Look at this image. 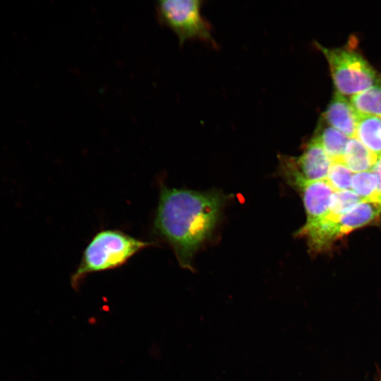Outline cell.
<instances>
[{"instance_id":"1","label":"cell","mask_w":381,"mask_h":381,"mask_svg":"<svg viewBox=\"0 0 381 381\" xmlns=\"http://www.w3.org/2000/svg\"><path fill=\"white\" fill-rule=\"evenodd\" d=\"M223 203L217 192L160 186L152 231L171 246L183 268H191L194 254L215 227Z\"/></svg>"},{"instance_id":"2","label":"cell","mask_w":381,"mask_h":381,"mask_svg":"<svg viewBox=\"0 0 381 381\" xmlns=\"http://www.w3.org/2000/svg\"><path fill=\"white\" fill-rule=\"evenodd\" d=\"M153 242L135 238L122 231L106 229L97 233L83 251L81 260L71 277V286L78 290L90 273L117 268Z\"/></svg>"},{"instance_id":"3","label":"cell","mask_w":381,"mask_h":381,"mask_svg":"<svg viewBox=\"0 0 381 381\" xmlns=\"http://www.w3.org/2000/svg\"><path fill=\"white\" fill-rule=\"evenodd\" d=\"M325 56L334 84L340 94L353 96L381 83L376 70L357 51L349 47L329 48L317 43Z\"/></svg>"},{"instance_id":"4","label":"cell","mask_w":381,"mask_h":381,"mask_svg":"<svg viewBox=\"0 0 381 381\" xmlns=\"http://www.w3.org/2000/svg\"><path fill=\"white\" fill-rule=\"evenodd\" d=\"M380 214L377 205L361 201L337 218L323 219L313 225L303 226L296 235L306 239L313 253H319L329 248L339 238L373 222Z\"/></svg>"},{"instance_id":"5","label":"cell","mask_w":381,"mask_h":381,"mask_svg":"<svg viewBox=\"0 0 381 381\" xmlns=\"http://www.w3.org/2000/svg\"><path fill=\"white\" fill-rule=\"evenodd\" d=\"M200 0H159L156 16L162 24L171 28L181 45L186 41L200 39L214 44L209 23L202 15Z\"/></svg>"},{"instance_id":"6","label":"cell","mask_w":381,"mask_h":381,"mask_svg":"<svg viewBox=\"0 0 381 381\" xmlns=\"http://www.w3.org/2000/svg\"><path fill=\"white\" fill-rule=\"evenodd\" d=\"M300 174L308 181L325 180L333 162L320 143L312 138L302 154L294 157Z\"/></svg>"},{"instance_id":"7","label":"cell","mask_w":381,"mask_h":381,"mask_svg":"<svg viewBox=\"0 0 381 381\" xmlns=\"http://www.w3.org/2000/svg\"><path fill=\"white\" fill-rule=\"evenodd\" d=\"M322 119L349 138L354 137L358 113L350 100L337 91L333 95Z\"/></svg>"},{"instance_id":"8","label":"cell","mask_w":381,"mask_h":381,"mask_svg":"<svg viewBox=\"0 0 381 381\" xmlns=\"http://www.w3.org/2000/svg\"><path fill=\"white\" fill-rule=\"evenodd\" d=\"M313 137L320 143L333 162L341 161L350 138L327 123L322 119Z\"/></svg>"},{"instance_id":"9","label":"cell","mask_w":381,"mask_h":381,"mask_svg":"<svg viewBox=\"0 0 381 381\" xmlns=\"http://www.w3.org/2000/svg\"><path fill=\"white\" fill-rule=\"evenodd\" d=\"M354 137L377 157L381 156V116L358 114Z\"/></svg>"},{"instance_id":"10","label":"cell","mask_w":381,"mask_h":381,"mask_svg":"<svg viewBox=\"0 0 381 381\" xmlns=\"http://www.w3.org/2000/svg\"><path fill=\"white\" fill-rule=\"evenodd\" d=\"M377 159V156L353 137L347 143L341 162L355 174L371 170Z\"/></svg>"},{"instance_id":"11","label":"cell","mask_w":381,"mask_h":381,"mask_svg":"<svg viewBox=\"0 0 381 381\" xmlns=\"http://www.w3.org/2000/svg\"><path fill=\"white\" fill-rule=\"evenodd\" d=\"M350 102L358 114L381 116V83L351 96Z\"/></svg>"},{"instance_id":"12","label":"cell","mask_w":381,"mask_h":381,"mask_svg":"<svg viewBox=\"0 0 381 381\" xmlns=\"http://www.w3.org/2000/svg\"><path fill=\"white\" fill-rule=\"evenodd\" d=\"M378 179L372 171L355 173L351 181V190L362 200L375 203Z\"/></svg>"},{"instance_id":"13","label":"cell","mask_w":381,"mask_h":381,"mask_svg":"<svg viewBox=\"0 0 381 381\" xmlns=\"http://www.w3.org/2000/svg\"><path fill=\"white\" fill-rule=\"evenodd\" d=\"M361 201L351 190L334 191L329 212L324 218H337Z\"/></svg>"},{"instance_id":"14","label":"cell","mask_w":381,"mask_h":381,"mask_svg":"<svg viewBox=\"0 0 381 381\" xmlns=\"http://www.w3.org/2000/svg\"><path fill=\"white\" fill-rule=\"evenodd\" d=\"M353 172L341 161L333 162L326 181L334 191L351 190Z\"/></svg>"},{"instance_id":"15","label":"cell","mask_w":381,"mask_h":381,"mask_svg":"<svg viewBox=\"0 0 381 381\" xmlns=\"http://www.w3.org/2000/svg\"><path fill=\"white\" fill-rule=\"evenodd\" d=\"M371 170L376 174L378 179V186L375 204L377 205L381 209V156L377 157V161Z\"/></svg>"}]
</instances>
